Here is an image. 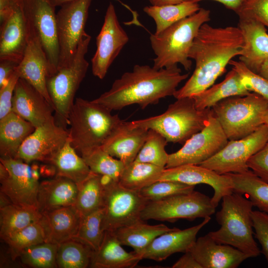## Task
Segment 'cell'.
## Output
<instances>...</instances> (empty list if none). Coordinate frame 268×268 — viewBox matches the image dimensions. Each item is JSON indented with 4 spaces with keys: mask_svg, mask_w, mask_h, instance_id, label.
<instances>
[{
    "mask_svg": "<svg viewBox=\"0 0 268 268\" xmlns=\"http://www.w3.org/2000/svg\"><path fill=\"white\" fill-rule=\"evenodd\" d=\"M210 219V216H207L197 225L165 232L155 238L138 255L141 259L161 261L174 253H186L196 242L198 232Z\"/></svg>",
    "mask_w": 268,
    "mask_h": 268,
    "instance_id": "obj_24",
    "label": "cell"
},
{
    "mask_svg": "<svg viewBox=\"0 0 268 268\" xmlns=\"http://www.w3.org/2000/svg\"><path fill=\"white\" fill-rule=\"evenodd\" d=\"M165 168L134 161L126 165L119 183L128 189L139 192L158 181Z\"/></svg>",
    "mask_w": 268,
    "mask_h": 268,
    "instance_id": "obj_37",
    "label": "cell"
},
{
    "mask_svg": "<svg viewBox=\"0 0 268 268\" xmlns=\"http://www.w3.org/2000/svg\"><path fill=\"white\" fill-rule=\"evenodd\" d=\"M176 228H170L163 224H147L142 220L112 231L122 245L133 248L140 254L157 237Z\"/></svg>",
    "mask_w": 268,
    "mask_h": 268,
    "instance_id": "obj_32",
    "label": "cell"
},
{
    "mask_svg": "<svg viewBox=\"0 0 268 268\" xmlns=\"http://www.w3.org/2000/svg\"><path fill=\"white\" fill-rule=\"evenodd\" d=\"M68 136L65 145L50 157L45 163L52 165L56 176L68 178L78 187L92 172L81 156L76 153Z\"/></svg>",
    "mask_w": 268,
    "mask_h": 268,
    "instance_id": "obj_31",
    "label": "cell"
},
{
    "mask_svg": "<svg viewBox=\"0 0 268 268\" xmlns=\"http://www.w3.org/2000/svg\"><path fill=\"white\" fill-rule=\"evenodd\" d=\"M42 214L37 208L11 203L0 208V236L4 241L28 225L38 221Z\"/></svg>",
    "mask_w": 268,
    "mask_h": 268,
    "instance_id": "obj_34",
    "label": "cell"
},
{
    "mask_svg": "<svg viewBox=\"0 0 268 268\" xmlns=\"http://www.w3.org/2000/svg\"><path fill=\"white\" fill-rule=\"evenodd\" d=\"M259 74L268 80V59L262 66Z\"/></svg>",
    "mask_w": 268,
    "mask_h": 268,
    "instance_id": "obj_56",
    "label": "cell"
},
{
    "mask_svg": "<svg viewBox=\"0 0 268 268\" xmlns=\"http://www.w3.org/2000/svg\"><path fill=\"white\" fill-rule=\"evenodd\" d=\"M21 3L27 22L40 40L51 75L58 69L60 57L56 7L50 0H21Z\"/></svg>",
    "mask_w": 268,
    "mask_h": 268,
    "instance_id": "obj_15",
    "label": "cell"
},
{
    "mask_svg": "<svg viewBox=\"0 0 268 268\" xmlns=\"http://www.w3.org/2000/svg\"><path fill=\"white\" fill-rule=\"evenodd\" d=\"M152 5L160 6L181 3L184 0H148Z\"/></svg>",
    "mask_w": 268,
    "mask_h": 268,
    "instance_id": "obj_54",
    "label": "cell"
},
{
    "mask_svg": "<svg viewBox=\"0 0 268 268\" xmlns=\"http://www.w3.org/2000/svg\"><path fill=\"white\" fill-rule=\"evenodd\" d=\"M28 40V23L21 0H14L6 16L0 21V60L20 63Z\"/></svg>",
    "mask_w": 268,
    "mask_h": 268,
    "instance_id": "obj_19",
    "label": "cell"
},
{
    "mask_svg": "<svg viewBox=\"0 0 268 268\" xmlns=\"http://www.w3.org/2000/svg\"><path fill=\"white\" fill-rule=\"evenodd\" d=\"M104 208L81 215L77 233L73 238L90 247L94 252L99 248L104 231L102 229Z\"/></svg>",
    "mask_w": 268,
    "mask_h": 268,
    "instance_id": "obj_40",
    "label": "cell"
},
{
    "mask_svg": "<svg viewBox=\"0 0 268 268\" xmlns=\"http://www.w3.org/2000/svg\"><path fill=\"white\" fill-rule=\"evenodd\" d=\"M204 0H184L194 2H198ZM220 2L223 4L227 8L234 11L235 12L239 9L242 0H211Z\"/></svg>",
    "mask_w": 268,
    "mask_h": 268,
    "instance_id": "obj_52",
    "label": "cell"
},
{
    "mask_svg": "<svg viewBox=\"0 0 268 268\" xmlns=\"http://www.w3.org/2000/svg\"><path fill=\"white\" fill-rule=\"evenodd\" d=\"M244 45L238 27H214L207 23L202 24L189 54V58L195 61V70L173 96L177 99L191 97L211 86L225 72L230 61L240 55Z\"/></svg>",
    "mask_w": 268,
    "mask_h": 268,
    "instance_id": "obj_1",
    "label": "cell"
},
{
    "mask_svg": "<svg viewBox=\"0 0 268 268\" xmlns=\"http://www.w3.org/2000/svg\"><path fill=\"white\" fill-rule=\"evenodd\" d=\"M35 128L13 111L0 119V158H16L21 145Z\"/></svg>",
    "mask_w": 268,
    "mask_h": 268,
    "instance_id": "obj_29",
    "label": "cell"
},
{
    "mask_svg": "<svg viewBox=\"0 0 268 268\" xmlns=\"http://www.w3.org/2000/svg\"><path fill=\"white\" fill-rule=\"evenodd\" d=\"M91 37L86 33L81 39L71 63L59 68L46 78V85L53 104L56 123L65 128L68 117L74 104V96L85 77L89 63L85 56Z\"/></svg>",
    "mask_w": 268,
    "mask_h": 268,
    "instance_id": "obj_7",
    "label": "cell"
},
{
    "mask_svg": "<svg viewBox=\"0 0 268 268\" xmlns=\"http://www.w3.org/2000/svg\"><path fill=\"white\" fill-rule=\"evenodd\" d=\"M68 136V130L58 125L54 117L35 128L21 145L16 158L28 164L35 161L45 163L65 145Z\"/></svg>",
    "mask_w": 268,
    "mask_h": 268,
    "instance_id": "obj_17",
    "label": "cell"
},
{
    "mask_svg": "<svg viewBox=\"0 0 268 268\" xmlns=\"http://www.w3.org/2000/svg\"><path fill=\"white\" fill-rule=\"evenodd\" d=\"M92 0L71 1L62 5L56 14L60 48L58 69L71 63L81 39L86 33L85 27Z\"/></svg>",
    "mask_w": 268,
    "mask_h": 268,
    "instance_id": "obj_13",
    "label": "cell"
},
{
    "mask_svg": "<svg viewBox=\"0 0 268 268\" xmlns=\"http://www.w3.org/2000/svg\"><path fill=\"white\" fill-rule=\"evenodd\" d=\"M215 208L208 196L194 191L159 201H149L141 211L140 217L143 221L193 220L210 216L215 213Z\"/></svg>",
    "mask_w": 268,
    "mask_h": 268,
    "instance_id": "obj_9",
    "label": "cell"
},
{
    "mask_svg": "<svg viewBox=\"0 0 268 268\" xmlns=\"http://www.w3.org/2000/svg\"><path fill=\"white\" fill-rule=\"evenodd\" d=\"M238 27L244 45L239 60L249 69L259 74L262 66L268 59V33L265 25L255 18L239 15Z\"/></svg>",
    "mask_w": 268,
    "mask_h": 268,
    "instance_id": "obj_21",
    "label": "cell"
},
{
    "mask_svg": "<svg viewBox=\"0 0 268 268\" xmlns=\"http://www.w3.org/2000/svg\"><path fill=\"white\" fill-rule=\"evenodd\" d=\"M12 111L36 128L54 118L55 110L37 89L19 78L13 94Z\"/></svg>",
    "mask_w": 268,
    "mask_h": 268,
    "instance_id": "obj_22",
    "label": "cell"
},
{
    "mask_svg": "<svg viewBox=\"0 0 268 268\" xmlns=\"http://www.w3.org/2000/svg\"><path fill=\"white\" fill-rule=\"evenodd\" d=\"M16 70L0 87V119L12 112V100L16 84L19 78Z\"/></svg>",
    "mask_w": 268,
    "mask_h": 268,
    "instance_id": "obj_49",
    "label": "cell"
},
{
    "mask_svg": "<svg viewBox=\"0 0 268 268\" xmlns=\"http://www.w3.org/2000/svg\"><path fill=\"white\" fill-rule=\"evenodd\" d=\"M0 208L3 207L12 203L10 199L5 194L0 191Z\"/></svg>",
    "mask_w": 268,
    "mask_h": 268,
    "instance_id": "obj_55",
    "label": "cell"
},
{
    "mask_svg": "<svg viewBox=\"0 0 268 268\" xmlns=\"http://www.w3.org/2000/svg\"><path fill=\"white\" fill-rule=\"evenodd\" d=\"M173 181L190 185L207 184L214 194L211 202L216 207L222 198L233 193L232 183L227 174L220 175L200 165L185 164L165 168L158 181Z\"/></svg>",
    "mask_w": 268,
    "mask_h": 268,
    "instance_id": "obj_18",
    "label": "cell"
},
{
    "mask_svg": "<svg viewBox=\"0 0 268 268\" xmlns=\"http://www.w3.org/2000/svg\"><path fill=\"white\" fill-rule=\"evenodd\" d=\"M78 192L77 185L70 179L56 176L40 182L38 209L42 214L58 208L74 205Z\"/></svg>",
    "mask_w": 268,
    "mask_h": 268,
    "instance_id": "obj_27",
    "label": "cell"
},
{
    "mask_svg": "<svg viewBox=\"0 0 268 268\" xmlns=\"http://www.w3.org/2000/svg\"><path fill=\"white\" fill-rule=\"evenodd\" d=\"M195 185L173 181H158L143 188L139 194L148 201L161 200L194 191Z\"/></svg>",
    "mask_w": 268,
    "mask_h": 268,
    "instance_id": "obj_44",
    "label": "cell"
},
{
    "mask_svg": "<svg viewBox=\"0 0 268 268\" xmlns=\"http://www.w3.org/2000/svg\"><path fill=\"white\" fill-rule=\"evenodd\" d=\"M81 215L74 205L58 208L42 213L39 220L46 242L59 245L76 235Z\"/></svg>",
    "mask_w": 268,
    "mask_h": 268,
    "instance_id": "obj_26",
    "label": "cell"
},
{
    "mask_svg": "<svg viewBox=\"0 0 268 268\" xmlns=\"http://www.w3.org/2000/svg\"><path fill=\"white\" fill-rule=\"evenodd\" d=\"M268 140V127L263 124L243 138L229 140L218 153L200 165L220 175L244 173L250 170L248 160Z\"/></svg>",
    "mask_w": 268,
    "mask_h": 268,
    "instance_id": "obj_12",
    "label": "cell"
},
{
    "mask_svg": "<svg viewBox=\"0 0 268 268\" xmlns=\"http://www.w3.org/2000/svg\"><path fill=\"white\" fill-rule=\"evenodd\" d=\"M91 171L106 176L119 182L126 165L115 159L101 147L94 148L81 156Z\"/></svg>",
    "mask_w": 268,
    "mask_h": 268,
    "instance_id": "obj_39",
    "label": "cell"
},
{
    "mask_svg": "<svg viewBox=\"0 0 268 268\" xmlns=\"http://www.w3.org/2000/svg\"><path fill=\"white\" fill-rule=\"evenodd\" d=\"M189 251L202 268H236L250 258L233 246L217 243L208 233L198 238Z\"/></svg>",
    "mask_w": 268,
    "mask_h": 268,
    "instance_id": "obj_23",
    "label": "cell"
},
{
    "mask_svg": "<svg viewBox=\"0 0 268 268\" xmlns=\"http://www.w3.org/2000/svg\"><path fill=\"white\" fill-rule=\"evenodd\" d=\"M264 124L268 127V108L267 110L264 117Z\"/></svg>",
    "mask_w": 268,
    "mask_h": 268,
    "instance_id": "obj_58",
    "label": "cell"
},
{
    "mask_svg": "<svg viewBox=\"0 0 268 268\" xmlns=\"http://www.w3.org/2000/svg\"><path fill=\"white\" fill-rule=\"evenodd\" d=\"M172 268H202L191 253H185L172 267Z\"/></svg>",
    "mask_w": 268,
    "mask_h": 268,
    "instance_id": "obj_51",
    "label": "cell"
},
{
    "mask_svg": "<svg viewBox=\"0 0 268 268\" xmlns=\"http://www.w3.org/2000/svg\"><path fill=\"white\" fill-rule=\"evenodd\" d=\"M19 64L9 59L0 60V87L7 82Z\"/></svg>",
    "mask_w": 268,
    "mask_h": 268,
    "instance_id": "obj_50",
    "label": "cell"
},
{
    "mask_svg": "<svg viewBox=\"0 0 268 268\" xmlns=\"http://www.w3.org/2000/svg\"><path fill=\"white\" fill-rule=\"evenodd\" d=\"M93 100L76 98L68 117L71 144L81 156L101 147L123 121Z\"/></svg>",
    "mask_w": 268,
    "mask_h": 268,
    "instance_id": "obj_3",
    "label": "cell"
},
{
    "mask_svg": "<svg viewBox=\"0 0 268 268\" xmlns=\"http://www.w3.org/2000/svg\"><path fill=\"white\" fill-rule=\"evenodd\" d=\"M247 166L255 174L268 183V140L258 152L250 158Z\"/></svg>",
    "mask_w": 268,
    "mask_h": 268,
    "instance_id": "obj_48",
    "label": "cell"
},
{
    "mask_svg": "<svg viewBox=\"0 0 268 268\" xmlns=\"http://www.w3.org/2000/svg\"><path fill=\"white\" fill-rule=\"evenodd\" d=\"M27 23V44L16 70L20 78L37 89L53 107L46 85V78L49 73L48 60L39 37L33 28Z\"/></svg>",
    "mask_w": 268,
    "mask_h": 268,
    "instance_id": "obj_20",
    "label": "cell"
},
{
    "mask_svg": "<svg viewBox=\"0 0 268 268\" xmlns=\"http://www.w3.org/2000/svg\"><path fill=\"white\" fill-rule=\"evenodd\" d=\"M78 188L74 206L81 216L103 207L105 186L102 175L92 172Z\"/></svg>",
    "mask_w": 268,
    "mask_h": 268,
    "instance_id": "obj_36",
    "label": "cell"
},
{
    "mask_svg": "<svg viewBox=\"0 0 268 268\" xmlns=\"http://www.w3.org/2000/svg\"><path fill=\"white\" fill-rule=\"evenodd\" d=\"M74 0H50L53 5L56 6H61L63 4Z\"/></svg>",
    "mask_w": 268,
    "mask_h": 268,
    "instance_id": "obj_57",
    "label": "cell"
},
{
    "mask_svg": "<svg viewBox=\"0 0 268 268\" xmlns=\"http://www.w3.org/2000/svg\"><path fill=\"white\" fill-rule=\"evenodd\" d=\"M168 141L159 133L148 129L144 144L134 161L149 163L165 168L168 154L165 150Z\"/></svg>",
    "mask_w": 268,
    "mask_h": 268,
    "instance_id": "obj_41",
    "label": "cell"
},
{
    "mask_svg": "<svg viewBox=\"0 0 268 268\" xmlns=\"http://www.w3.org/2000/svg\"><path fill=\"white\" fill-rule=\"evenodd\" d=\"M212 109H198L193 97L177 99L166 111L157 115L132 121L135 125L153 129L168 142L184 144L206 124Z\"/></svg>",
    "mask_w": 268,
    "mask_h": 268,
    "instance_id": "obj_6",
    "label": "cell"
},
{
    "mask_svg": "<svg viewBox=\"0 0 268 268\" xmlns=\"http://www.w3.org/2000/svg\"><path fill=\"white\" fill-rule=\"evenodd\" d=\"M59 245L46 242L30 246L24 250L19 258L25 266L35 268H55Z\"/></svg>",
    "mask_w": 268,
    "mask_h": 268,
    "instance_id": "obj_42",
    "label": "cell"
},
{
    "mask_svg": "<svg viewBox=\"0 0 268 268\" xmlns=\"http://www.w3.org/2000/svg\"><path fill=\"white\" fill-rule=\"evenodd\" d=\"M251 217L254 235L262 247L261 253L268 264V213L260 210H252Z\"/></svg>",
    "mask_w": 268,
    "mask_h": 268,
    "instance_id": "obj_47",
    "label": "cell"
},
{
    "mask_svg": "<svg viewBox=\"0 0 268 268\" xmlns=\"http://www.w3.org/2000/svg\"><path fill=\"white\" fill-rule=\"evenodd\" d=\"M228 141L212 109L205 127L188 139L179 150L168 154L165 168L200 165L218 153Z\"/></svg>",
    "mask_w": 268,
    "mask_h": 268,
    "instance_id": "obj_11",
    "label": "cell"
},
{
    "mask_svg": "<svg viewBox=\"0 0 268 268\" xmlns=\"http://www.w3.org/2000/svg\"><path fill=\"white\" fill-rule=\"evenodd\" d=\"M229 65L243 78L250 92L262 96L268 101V80L249 69L241 61L231 60Z\"/></svg>",
    "mask_w": 268,
    "mask_h": 268,
    "instance_id": "obj_45",
    "label": "cell"
},
{
    "mask_svg": "<svg viewBox=\"0 0 268 268\" xmlns=\"http://www.w3.org/2000/svg\"><path fill=\"white\" fill-rule=\"evenodd\" d=\"M148 129L123 121L101 147L127 165L134 161L144 144Z\"/></svg>",
    "mask_w": 268,
    "mask_h": 268,
    "instance_id": "obj_25",
    "label": "cell"
},
{
    "mask_svg": "<svg viewBox=\"0 0 268 268\" xmlns=\"http://www.w3.org/2000/svg\"><path fill=\"white\" fill-rule=\"evenodd\" d=\"M141 260V257L134 252L126 251L112 231H105L99 248L93 252L89 267L132 268Z\"/></svg>",
    "mask_w": 268,
    "mask_h": 268,
    "instance_id": "obj_28",
    "label": "cell"
},
{
    "mask_svg": "<svg viewBox=\"0 0 268 268\" xmlns=\"http://www.w3.org/2000/svg\"><path fill=\"white\" fill-rule=\"evenodd\" d=\"M148 201L138 192L110 179L105 186L102 230L114 231L141 220V211Z\"/></svg>",
    "mask_w": 268,
    "mask_h": 268,
    "instance_id": "obj_10",
    "label": "cell"
},
{
    "mask_svg": "<svg viewBox=\"0 0 268 268\" xmlns=\"http://www.w3.org/2000/svg\"><path fill=\"white\" fill-rule=\"evenodd\" d=\"M93 252L88 246L76 239L65 241L58 246L57 254L58 268L89 267Z\"/></svg>",
    "mask_w": 268,
    "mask_h": 268,
    "instance_id": "obj_38",
    "label": "cell"
},
{
    "mask_svg": "<svg viewBox=\"0 0 268 268\" xmlns=\"http://www.w3.org/2000/svg\"><path fill=\"white\" fill-rule=\"evenodd\" d=\"M6 168V175L0 178V192L12 203L38 209L40 171L37 165L30 166L16 158H0Z\"/></svg>",
    "mask_w": 268,
    "mask_h": 268,
    "instance_id": "obj_14",
    "label": "cell"
},
{
    "mask_svg": "<svg viewBox=\"0 0 268 268\" xmlns=\"http://www.w3.org/2000/svg\"><path fill=\"white\" fill-rule=\"evenodd\" d=\"M250 92L241 76L232 68L223 81L191 97L193 98L198 109L204 110L212 108L218 102L228 97L244 96Z\"/></svg>",
    "mask_w": 268,
    "mask_h": 268,
    "instance_id": "obj_30",
    "label": "cell"
},
{
    "mask_svg": "<svg viewBox=\"0 0 268 268\" xmlns=\"http://www.w3.org/2000/svg\"><path fill=\"white\" fill-rule=\"evenodd\" d=\"M233 192L245 195L259 210L268 213V183L251 170L242 173H227Z\"/></svg>",
    "mask_w": 268,
    "mask_h": 268,
    "instance_id": "obj_33",
    "label": "cell"
},
{
    "mask_svg": "<svg viewBox=\"0 0 268 268\" xmlns=\"http://www.w3.org/2000/svg\"><path fill=\"white\" fill-rule=\"evenodd\" d=\"M236 13L255 18L268 27V0H242Z\"/></svg>",
    "mask_w": 268,
    "mask_h": 268,
    "instance_id": "obj_46",
    "label": "cell"
},
{
    "mask_svg": "<svg viewBox=\"0 0 268 268\" xmlns=\"http://www.w3.org/2000/svg\"><path fill=\"white\" fill-rule=\"evenodd\" d=\"M14 0H0V19L1 21L10 10Z\"/></svg>",
    "mask_w": 268,
    "mask_h": 268,
    "instance_id": "obj_53",
    "label": "cell"
},
{
    "mask_svg": "<svg viewBox=\"0 0 268 268\" xmlns=\"http://www.w3.org/2000/svg\"><path fill=\"white\" fill-rule=\"evenodd\" d=\"M221 206L216 214L220 228L209 232V235L217 243L233 246L250 258L259 256L261 251L253 237L252 202L242 195L233 192L222 198Z\"/></svg>",
    "mask_w": 268,
    "mask_h": 268,
    "instance_id": "obj_5",
    "label": "cell"
},
{
    "mask_svg": "<svg viewBox=\"0 0 268 268\" xmlns=\"http://www.w3.org/2000/svg\"><path fill=\"white\" fill-rule=\"evenodd\" d=\"M129 37L121 26L115 6L110 2L101 30L96 37L97 49L91 59L93 74L103 79L115 59L128 42Z\"/></svg>",
    "mask_w": 268,
    "mask_h": 268,
    "instance_id": "obj_16",
    "label": "cell"
},
{
    "mask_svg": "<svg viewBox=\"0 0 268 268\" xmlns=\"http://www.w3.org/2000/svg\"><path fill=\"white\" fill-rule=\"evenodd\" d=\"M211 108L228 140H235L251 134L264 124L268 101L250 92L223 99Z\"/></svg>",
    "mask_w": 268,
    "mask_h": 268,
    "instance_id": "obj_8",
    "label": "cell"
},
{
    "mask_svg": "<svg viewBox=\"0 0 268 268\" xmlns=\"http://www.w3.org/2000/svg\"><path fill=\"white\" fill-rule=\"evenodd\" d=\"M9 246L13 261L25 249L46 242L43 227L40 221L35 222L15 233L4 241Z\"/></svg>",
    "mask_w": 268,
    "mask_h": 268,
    "instance_id": "obj_43",
    "label": "cell"
},
{
    "mask_svg": "<svg viewBox=\"0 0 268 268\" xmlns=\"http://www.w3.org/2000/svg\"><path fill=\"white\" fill-rule=\"evenodd\" d=\"M198 2L184 1L174 4L150 5L143 8L156 24L154 34H158L177 21L196 13L200 9Z\"/></svg>",
    "mask_w": 268,
    "mask_h": 268,
    "instance_id": "obj_35",
    "label": "cell"
},
{
    "mask_svg": "<svg viewBox=\"0 0 268 268\" xmlns=\"http://www.w3.org/2000/svg\"><path fill=\"white\" fill-rule=\"evenodd\" d=\"M178 66L156 69L148 65H136L113 83L111 88L93 101L110 110H120L138 104L144 109L173 96L178 85L188 78Z\"/></svg>",
    "mask_w": 268,
    "mask_h": 268,
    "instance_id": "obj_2",
    "label": "cell"
},
{
    "mask_svg": "<svg viewBox=\"0 0 268 268\" xmlns=\"http://www.w3.org/2000/svg\"><path fill=\"white\" fill-rule=\"evenodd\" d=\"M210 20V11L201 8L196 13L171 25L158 34H151V48L155 55L153 67H170L180 64L191 70L189 54L200 27Z\"/></svg>",
    "mask_w": 268,
    "mask_h": 268,
    "instance_id": "obj_4",
    "label": "cell"
}]
</instances>
